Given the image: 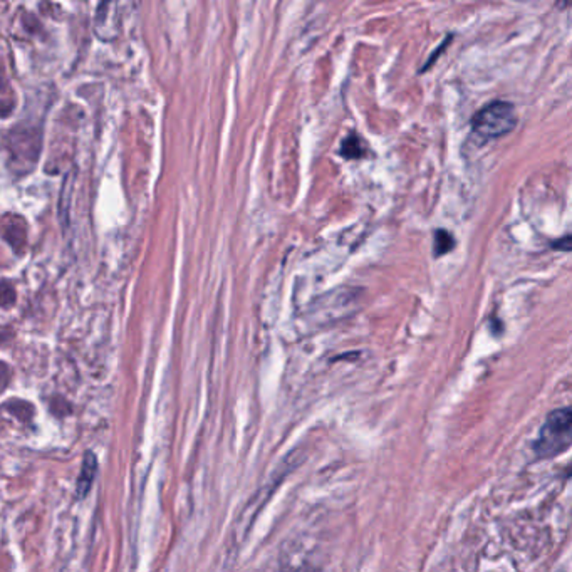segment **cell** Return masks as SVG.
<instances>
[{
  "instance_id": "obj_7",
  "label": "cell",
  "mask_w": 572,
  "mask_h": 572,
  "mask_svg": "<svg viewBox=\"0 0 572 572\" xmlns=\"http://www.w3.org/2000/svg\"><path fill=\"white\" fill-rule=\"evenodd\" d=\"M343 157L346 158H361L365 157L366 150L363 145V140L359 136H349L348 140L343 141V150H341Z\"/></svg>"
},
{
  "instance_id": "obj_2",
  "label": "cell",
  "mask_w": 572,
  "mask_h": 572,
  "mask_svg": "<svg viewBox=\"0 0 572 572\" xmlns=\"http://www.w3.org/2000/svg\"><path fill=\"white\" fill-rule=\"evenodd\" d=\"M518 119L516 106L509 101L495 99L485 104L475 113L472 119V128L482 138H500L516 130Z\"/></svg>"
},
{
  "instance_id": "obj_4",
  "label": "cell",
  "mask_w": 572,
  "mask_h": 572,
  "mask_svg": "<svg viewBox=\"0 0 572 572\" xmlns=\"http://www.w3.org/2000/svg\"><path fill=\"white\" fill-rule=\"evenodd\" d=\"M96 470H97V465H96L95 455L86 454V456H84V462H83L81 475H79V480H78L79 495H86L87 492H90L91 483H92V480H95Z\"/></svg>"
},
{
  "instance_id": "obj_5",
  "label": "cell",
  "mask_w": 572,
  "mask_h": 572,
  "mask_svg": "<svg viewBox=\"0 0 572 572\" xmlns=\"http://www.w3.org/2000/svg\"><path fill=\"white\" fill-rule=\"evenodd\" d=\"M4 229H7V230L11 229V232L14 233L11 238H8V242H11L12 245L14 247L24 245L25 237H28L24 220L19 219V217H6V220H4Z\"/></svg>"
},
{
  "instance_id": "obj_8",
  "label": "cell",
  "mask_w": 572,
  "mask_h": 572,
  "mask_svg": "<svg viewBox=\"0 0 572 572\" xmlns=\"http://www.w3.org/2000/svg\"><path fill=\"white\" fill-rule=\"evenodd\" d=\"M16 292L12 289L11 284L0 282V305H8L14 303Z\"/></svg>"
},
{
  "instance_id": "obj_3",
  "label": "cell",
  "mask_w": 572,
  "mask_h": 572,
  "mask_svg": "<svg viewBox=\"0 0 572 572\" xmlns=\"http://www.w3.org/2000/svg\"><path fill=\"white\" fill-rule=\"evenodd\" d=\"M39 131L35 128H14L7 135L6 146L16 163H34L39 153Z\"/></svg>"
},
{
  "instance_id": "obj_9",
  "label": "cell",
  "mask_w": 572,
  "mask_h": 572,
  "mask_svg": "<svg viewBox=\"0 0 572 572\" xmlns=\"http://www.w3.org/2000/svg\"><path fill=\"white\" fill-rule=\"evenodd\" d=\"M0 81H2V76H0ZM0 86H2V83H0Z\"/></svg>"
},
{
  "instance_id": "obj_6",
  "label": "cell",
  "mask_w": 572,
  "mask_h": 572,
  "mask_svg": "<svg viewBox=\"0 0 572 572\" xmlns=\"http://www.w3.org/2000/svg\"><path fill=\"white\" fill-rule=\"evenodd\" d=\"M454 247H455V242H454V237H451L450 232H446V230H443V229L434 232V243H433L434 257L445 255L446 252H450Z\"/></svg>"
},
{
  "instance_id": "obj_1",
  "label": "cell",
  "mask_w": 572,
  "mask_h": 572,
  "mask_svg": "<svg viewBox=\"0 0 572 572\" xmlns=\"http://www.w3.org/2000/svg\"><path fill=\"white\" fill-rule=\"evenodd\" d=\"M572 437V413L569 408L552 411L540 428L534 450L540 458H551L569 449Z\"/></svg>"
}]
</instances>
